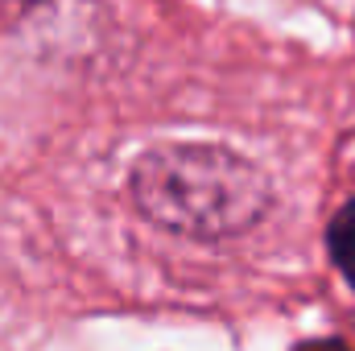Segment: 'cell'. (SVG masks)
<instances>
[{"mask_svg": "<svg viewBox=\"0 0 355 351\" xmlns=\"http://www.w3.org/2000/svg\"><path fill=\"white\" fill-rule=\"evenodd\" d=\"M128 198L149 223L174 236L232 240L272 211V182L227 145L166 141L132 162Z\"/></svg>", "mask_w": 355, "mask_h": 351, "instance_id": "cell-1", "label": "cell"}, {"mask_svg": "<svg viewBox=\"0 0 355 351\" xmlns=\"http://www.w3.org/2000/svg\"><path fill=\"white\" fill-rule=\"evenodd\" d=\"M327 248H331L335 268L347 277V285L355 289V198L335 211V219L327 228Z\"/></svg>", "mask_w": 355, "mask_h": 351, "instance_id": "cell-2", "label": "cell"}]
</instances>
